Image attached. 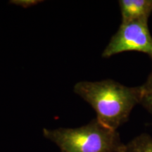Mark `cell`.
Masks as SVG:
<instances>
[{
  "label": "cell",
  "instance_id": "6da1fadb",
  "mask_svg": "<svg viewBox=\"0 0 152 152\" xmlns=\"http://www.w3.org/2000/svg\"><path fill=\"white\" fill-rule=\"evenodd\" d=\"M74 92L93 108L99 122L116 130L128 121L133 108L140 104L141 87L125 86L113 80L81 81L74 86Z\"/></svg>",
  "mask_w": 152,
  "mask_h": 152
},
{
  "label": "cell",
  "instance_id": "7a4b0ae2",
  "mask_svg": "<svg viewBox=\"0 0 152 152\" xmlns=\"http://www.w3.org/2000/svg\"><path fill=\"white\" fill-rule=\"evenodd\" d=\"M43 135L61 152H121L124 144L118 132L94 119L77 128L43 129Z\"/></svg>",
  "mask_w": 152,
  "mask_h": 152
},
{
  "label": "cell",
  "instance_id": "3957f363",
  "mask_svg": "<svg viewBox=\"0 0 152 152\" xmlns=\"http://www.w3.org/2000/svg\"><path fill=\"white\" fill-rule=\"evenodd\" d=\"M148 20L122 23L102 53L104 58L125 52L135 51L147 54L152 59V37Z\"/></svg>",
  "mask_w": 152,
  "mask_h": 152
},
{
  "label": "cell",
  "instance_id": "277c9868",
  "mask_svg": "<svg viewBox=\"0 0 152 152\" xmlns=\"http://www.w3.org/2000/svg\"><path fill=\"white\" fill-rule=\"evenodd\" d=\"M122 23L148 20L152 12V0H120Z\"/></svg>",
  "mask_w": 152,
  "mask_h": 152
},
{
  "label": "cell",
  "instance_id": "5b68a950",
  "mask_svg": "<svg viewBox=\"0 0 152 152\" xmlns=\"http://www.w3.org/2000/svg\"><path fill=\"white\" fill-rule=\"evenodd\" d=\"M121 152H152V137L149 134H140L124 144Z\"/></svg>",
  "mask_w": 152,
  "mask_h": 152
},
{
  "label": "cell",
  "instance_id": "8992f818",
  "mask_svg": "<svg viewBox=\"0 0 152 152\" xmlns=\"http://www.w3.org/2000/svg\"><path fill=\"white\" fill-rule=\"evenodd\" d=\"M140 87L142 90L140 104L152 113V71L145 83Z\"/></svg>",
  "mask_w": 152,
  "mask_h": 152
}]
</instances>
